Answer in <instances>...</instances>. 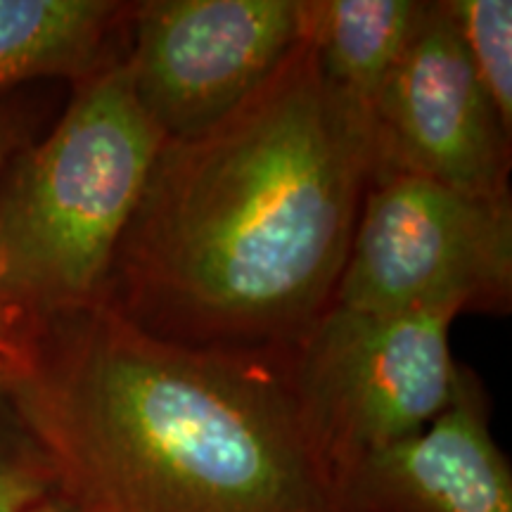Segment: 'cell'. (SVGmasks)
<instances>
[{
    "instance_id": "cell-11",
    "label": "cell",
    "mask_w": 512,
    "mask_h": 512,
    "mask_svg": "<svg viewBox=\"0 0 512 512\" xmlns=\"http://www.w3.org/2000/svg\"><path fill=\"white\" fill-rule=\"evenodd\" d=\"M503 128L512 133V3L441 0Z\"/></svg>"
},
{
    "instance_id": "cell-3",
    "label": "cell",
    "mask_w": 512,
    "mask_h": 512,
    "mask_svg": "<svg viewBox=\"0 0 512 512\" xmlns=\"http://www.w3.org/2000/svg\"><path fill=\"white\" fill-rule=\"evenodd\" d=\"M164 138L124 57L76 83L41 143L0 169V294L31 320L93 309Z\"/></svg>"
},
{
    "instance_id": "cell-10",
    "label": "cell",
    "mask_w": 512,
    "mask_h": 512,
    "mask_svg": "<svg viewBox=\"0 0 512 512\" xmlns=\"http://www.w3.org/2000/svg\"><path fill=\"white\" fill-rule=\"evenodd\" d=\"M422 0H304V41L320 74L373 126V107L394 69Z\"/></svg>"
},
{
    "instance_id": "cell-7",
    "label": "cell",
    "mask_w": 512,
    "mask_h": 512,
    "mask_svg": "<svg viewBox=\"0 0 512 512\" xmlns=\"http://www.w3.org/2000/svg\"><path fill=\"white\" fill-rule=\"evenodd\" d=\"M510 138L441 0L422 3L373 107V178L420 176L501 200L510 197Z\"/></svg>"
},
{
    "instance_id": "cell-15",
    "label": "cell",
    "mask_w": 512,
    "mask_h": 512,
    "mask_svg": "<svg viewBox=\"0 0 512 512\" xmlns=\"http://www.w3.org/2000/svg\"><path fill=\"white\" fill-rule=\"evenodd\" d=\"M27 512H81V510L76 508L74 503H69L64 496L53 494L48 496L46 501H41L38 505H34V508H29Z\"/></svg>"
},
{
    "instance_id": "cell-9",
    "label": "cell",
    "mask_w": 512,
    "mask_h": 512,
    "mask_svg": "<svg viewBox=\"0 0 512 512\" xmlns=\"http://www.w3.org/2000/svg\"><path fill=\"white\" fill-rule=\"evenodd\" d=\"M133 3L0 0V93L34 79L83 81L117 60L110 46Z\"/></svg>"
},
{
    "instance_id": "cell-12",
    "label": "cell",
    "mask_w": 512,
    "mask_h": 512,
    "mask_svg": "<svg viewBox=\"0 0 512 512\" xmlns=\"http://www.w3.org/2000/svg\"><path fill=\"white\" fill-rule=\"evenodd\" d=\"M53 494V460L0 384V512H27Z\"/></svg>"
},
{
    "instance_id": "cell-8",
    "label": "cell",
    "mask_w": 512,
    "mask_h": 512,
    "mask_svg": "<svg viewBox=\"0 0 512 512\" xmlns=\"http://www.w3.org/2000/svg\"><path fill=\"white\" fill-rule=\"evenodd\" d=\"M489 415L482 382L463 368L456 396L430 425L339 472L344 512H512V467Z\"/></svg>"
},
{
    "instance_id": "cell-1",
    "label": "cell",
    "mask_w": 512,
    "mask_h": 512,
    "mask_svg": "<svg viewBox=\"0 0 512 512\" xmlns=\"http://www.w3.org/2000/svg\"><path fill=\"white\" fill-rule=\"evenodd\" d=\"M370 181V119L302 38L226 119L164 140L102 304L166 342L290 351L332 306Z\"/></svg>"
},
{
    "instance_id": "cell-6",
    "label": "cell",
    "mask_w": 512,
    "mask_h": 512,
    "mask_svg": "<svg viewBox=\"0 0 512 512\" xmlns=\"http://www.w3.org/2000/svg\"><path fill=\"white\" fill-rule=\"evenodd\" d=\"M128 29L140 107L181 140L238 110L302 43L304 0H145Z\"/></svg>"
},
{
    "instance_id": "cell-4",
    "label": "cell",
    "mask_w": 512,
    "mask_h": 512,
    "mask_svg": "<svg viewBox=\"0 0 512 512\" xmlns=\"http://www.w3.org/2000/svg\"><path fill=\"white\" fill-rule=\"evenodd\" d=\"M332 304L370 313H498L512 304V200L430 178L370 181Z\"/></svg>"
},
{
    "instance_id": "cell-2",
    "label": "cell",
    "mask_w": 512,
    "mask_h": 512,
    "mask_svg": "<svg viewBox=\"0 0 512 512\" xmlns=\"http://www.w3.org/2000/svg\"><path fill=\"white\" fill-rule=\"evenodd\" d=\"M290 351L166 342L100 304L34 320L10 394L81 512H344Z\"/></svg>"
},
{
    "instance_id": "cell-14",
    "label": "cell",
    "mask_w": 512,
    "mask_h": 512,
    "mask_svg": "<svg viewBox=\"0 0 512 512\" xmlns=\"http://www.w3.org/2000/svg\"><path fill=\"white\" fill-rule=\"evenodd\" d=\"M19 136H17V124L8 112L0 110V169L5 162L19 150Z\"/></svg>"
},
{
    "instance_id": "cell-5",
    "label": "cell",
    "mask_w": 512,
    "mask_h": 512,
    "mask_svg": "<svg viewBox=\"0 0 512 512\" xmlns=\"http://www.w3.org/2000/svg\"><path fill=\"white\" fill-rule=\"evenodd\" d=\"M448 313L332 304L290 351L294 392L335 477L363 453L420 432L456 396L463 366Z\"/></svg>"
},
{
    "instance_id": "cell-13",
    "label": "cell",
    "mask_w": 512,
    "mask_h": 512,
    "mask_svg": "<svg viewBox=\"0 0 512 512\" xmlns=\"http://www.w3.org/2000/svg\"><path fill=\"white\" fill-rule=\"evenodd\" d=\"M34 320L0 294V384L10 387L24 370Z\"/></svg>"
}]
</instances>
